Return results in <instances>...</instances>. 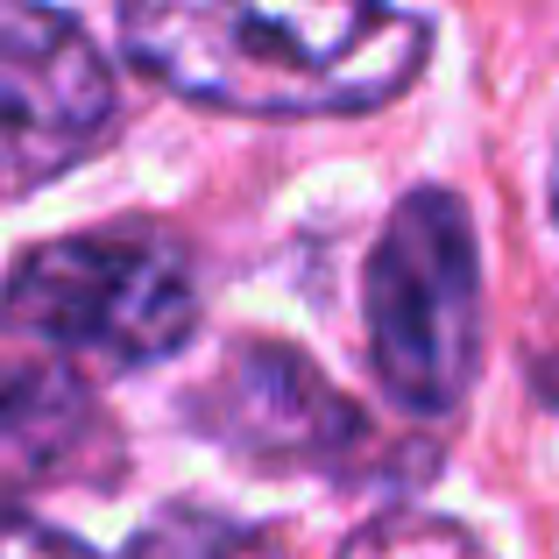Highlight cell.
<instances>
[{
	"label": "cell",
	"mask_w": 559,
	"mask_h": 559,
	"mask_svg": "<svg viewBox=\"0 0 559 559\" xmlns=\"http://www.w3.org/2000/svg\"><path fill=\"white\" fill-rule=\"evenodd\" d=\"M538 396L559 411V347H552V355H538Z\"/></svg>",
	"instance_id": "30bf717a"
},
{
	"label": "cell",
	"mask_w": 559,
	"mask_h": 559,
	"mask_svg": "<svg viewBox=\"0 0 559 559\" xmlns=\"http://www.w3.org/2000/svg\"><path fill=\"white\" fill-rule=\"evenodd\" d=\"M185 418L213 447L276 475H347L369 447V418L284 341L227 347L219 369L185 396Z\"/></svg>",
	"instance_id": "5b68a950"
},
{
	"label": "cell",
	"mask_w": 559,
	"mask_h": 559,
	"mask_svg": "<svg viewBox=\"0 0 559 559\" xmlns=\"http://www.w3.org/2000/svg\"><path fill=\"white\" fill-rule=\"evenodd\" d=\"M121 559H284L270 532L227 518V510L205 503H164L135 538H128Z\"/></svg>",
	"instance_id": "52a82bcc"
},
{
	"label": "cell",
	"mask_w": 559,
	"mask_h": 559,
	"mask_svg": "<svg viewBox=\"0 0 559 559\" xmlns=\"http://www.w3.org/2000/svg\"><path fill=\"white\" fill-rule=\"evenodd\" d=\"M0 559H99V552L71 532H50V524L0 518Z\"/></svg>",
	"instance_id": "9c48e42d"
},
{
	"label": "cell",
	"mask_w": 559,
	"mask_h": 559,
	"mask_svg": "<svg viewBox=\"0 0 559 559\" xmlns=\"http://www.w3.org/2000/svg\"><path fill=\"white\" fill-rule=\"evenodd\" d=\"M121 50L199 107L305 121L396 99L432 28L404 0H121Z\"/></svg>",
	"instance_id": "6da1fadb"
},
{
	"label": "cell",
	"mask_w": 559,
	"mask_h": 559,
	"mask_svg": "<svg viewBox=\"0 0 559 559\" xmlns=\"http://www.w3.org/2000/svg\"><path fill=\"white\" fill-rule=\"evenodd\" d=\"M114 432L93 404V382L71 361L22 355L0 361V518L64 489V481L107 475Z\"/></svg>",
	"instance_id": "8992f818"
},
{
	"label": "cell",
	"mask_w": 559,
	"mask_h": 559,
	"mask_svg": "<svg viewBox=\"0 0 559 559\" xmlns=\"http://www.w3.org/2000/svg\"><path fill=\"white\" fill-rule=\"evenodd\" d=\"M333 559H496L467 524L425 518V510H390V518L361 524Z\"/></svg>",
	"instance_id": "ba28073f"
},
{
	"label": "cell",
	"mask_w": 559,
	"mask_h": 559,
	"mask_svg": "<svg viewBox=\"0 0 559 559\" xmlns=\"http://www.w3.org/2000/svg\"><path fill=\"white\" fill-rule=\"evenodd\" d=\"M361 326L376 382L411 418H453L481 369V248L447 185H418L390 205L369 270Z\"/></svg>",
	"instance_id": "3957f363"
},
{
	"label": "cell",
	"mask_w": 559,
	"mask_h": 559,
	"mask_svg": "<svg viewBox=\"0 0 559 559\" xmlns=\"http://www.w3.org/2000/svg\"><path fill=\"white\" fill-rule=\"evenodd\" d=\"M199 333L191 248L156 219L57 234L0 276V341L71 369H150Z\"/></svg>",
	"instance_id": "7a4b0ae2"
},
{
	"label": "cell",
	"mask_w": 559,
	"mask_h": 559,
	"mask_svg": "<svg viewBox=\"0 0 559 559\" xmlns=\"http://www.w3.org/2000/svg\"><path fill=\"white\" fill-rule=\"evenodd\" d=\"M552 213H559V156H552Z\"/></svg>",
	"instance_id": "8fae6325"
},
{
	"label": "cell",
	"mask_w": 559,
	"mask_h": 559,
	"mask_svg": "<svg viewBox=\"0 0 559 559\" xmlns=\"http://www.w3.org/2000/svg\"><path fill=\"white\" fill-rule=\"evenodd\" d=\"M121 128L107 57L64 8L0 0V191H43Z\"/></svg>",
	"instance_id": "277c9868"
}]
</instances>
